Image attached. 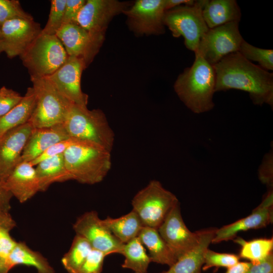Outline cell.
Wrapping results in <instances>:
<instances>
[{
    "label": "cell",
    "mask_w": 273,
    "mask_h": 273,
    "mask_svg": "<svg viewBox=\"0 0 273 273\" xmlns=\"http://www.w3.org/2000/svg\"><path fill=\"white\" fill-rule=\"evenodd\" d=\"M215 91L235 89L248 93L253 103L273 107V73L252 63L239 52L232 53L213 66Z\"/></svg>",
    "instance_id": "1"
},
{
    "label": "cell",
    "mask_w": 273,
    "mask_h": 273,
    "mask_svg": "<svg viewBox=\"0 0 273 273\" xmlns=\"http://www.w3.org/2000/svg\"><path fill=\"white\" fill-rule=\"evenodd\" d=\"M78 140L69 138L67 139L60 141L46 150L37 158L29 162L30 164L34 166L44 159L49 157L63 153L70 146L75 143Z\"/></svg>",
    "instance_id": "38"
},
{
    "label": "cell",
    "mask_w": 273,
    "mask_h": 273,
    "mask_svg": "<svg viewBox=\"0 0 273 273\" xmlns=\"http://www.w3.org/2000/svg\"><path fill=\"white\" fill-rule=\"evenodd\" d=\"M68 57L56 35L40 33L20 58L30 76L46 77L58 69Z\"/></svg>",
    "instance_id": "7"
},
{
    "label": "cell",
    "mask_w": 273,
    "mask_h": 273,
    "mask_svg": "<svg viewBox=\"0 0 273 273\" xmlns=\"http://www.w3.org/2000/svg\"><path fill=\"white\" fill-rule=\"evenodd\" d=\"M1 137H0V140H1Z\"/></svg>",
    "instance_id": "48"
},
{
    "label": "cell",
    "mask_w": 273,
    "mask_h": 273,
    "mask_svg": "<svg viewBox=\"0 0 273 273\" xmlns=\"http://www.w3.org/2000/svg\"><path fill=\"white\" fill-rule=\"evenodd\" d=\"M258 178L269 189L273 185V152L272 149L263 157L261 164L258 168Z\"/></svg>",
    "instance_id": "37"
},
{
    "label": "cell",
    "mask_w": 273,
    "mask_h": 273,
    "mask_svg": "<svg viewBox=\"0 0 273 273\" xmlns=\"http://www.w3.org/2000/svg\"><path fill=\"white\" fill-rule=\"evenodd\" d=\"M33 127L27 122L4 134L0 140V181L4 183L21 162L22 154Z\"/></svg>",
    "instance_id": "17"
},
{
    "label": "cell",
    "mask_w": 273,
    "mask_h": 273,
    "mask_svg": "<svg viewBox=\"0 0 273 273\" xmlns=\"http://www.w3.org/2000/svg\"><path fill=\"white\" fill-rule=\"evenodd\" d=\"M69 138L63 123L33 128L23 149L21 161L29 162L53 145Z\"/></svg>",
    "instance_id": "20"
},
{
    "label": "cell",
    "mask_w": 273,
    "mask_h": 273,
    "mask_svg": "<svg viewBox=\"0 0 273 273\" xmlns=\"http://www.w3.org/2000/svg\"><path fill=\"white\" fill-rule=\"evenodd\" d=\"M64 126L70 138L92 142L111 152L115 135L104 113L100 109L73 104Z\"/></svg>",
    "instance_id": "4"
},
{
    "label": "cell",
    "mask_w": 273,
    "mask_h": 273,
    "mask_svg": "<svg viewBox=\"0 0 273 273\" xmlns=\"http://www.w3.org/2000/svg\"><path fill=\"white\" fill-rule=\"evenodd\" d=\"M178 203L176 196L157 180L150 181L131 201L132 210L138 215L144 226L156 229Z\"/></svg>",
    "instance_id": "6"
},
{
    "label": "cell",
    "mask_w": 273,
    "mask_h": 273,
    "mask_svg": "<svg viewBox=\"0 0 273 273\" xmlns=\"http://www.w3.org/2000/svg\"><path fill=\"white\" fill-rule=\"evenodd\" d=\"M35 268L37 273H55L47 259L37 251L30 249L24 242H18L9 257L7 265L10 270L17 265Z\"/></svg>",
    "instance_id": "26"
},
{
    "label": "cell",
    "mask_w": 273,
    "mask_h": 273,
    "mask_svg": "<svg viewBox=\"0 0 273 273\" xmlns=\"http://www.w3.org/2000/svg\"><path fill=\"white\" fill-rule=\"evenodd\" d=\"M16 225V222L10 213L0 209V227L11 231Z\"/></svg>",
    "instance_id": "43"
},
{
    "label": "cell",
    "mask_w": 273,
    "mask_h": 273,
    "mask_svg": "<svg viewBox=\"0 0 273 273\" xmlns=\"http://www.w3.org/2000/svg\"><path fill=\"white\" fill-rule=\"evenodd\" d=\"M106 256L103 252L92 249L77 273H102Z\"/></svg>",
    "instance_id": "35"
},
{
    "label": "cell",
    "mask_w": 273,
    "mask_h": 273,
    "mask_svg": "<svg viewBox=\"0 0 273 273\" xmlns=\"http://www.w3.org/2000/svg\"><path fill=\"white\" fill-rule=\"evenodd\" d=\"M56 35L68 56L81 59L86 67L92 63L103 43L96 40L78 24H63Z\"/></svg>",
    "instance_id": "16"
},
{
    "label": "cell",
    "mask_w": 273,
    "mask_h": 273,
    "mask_svg": "<svg viewBox=\"0 0 273 273\" xmlns=\"http://www.w3.org/2000/svg\"><path fill=\"white\" fill-rule=\"evenodd\" d=\"M23 97L18 92L5 86L0 88V118L17 105Z\"/></svg>",
    "instance_id": "36"
},
{
    "label": "cell",
    "mask_w": 273,
    "mask_h": 273,
    "mask_svg": "<svg viewBox=\"0 0 273 273\" xmlns=\"http://www.w3.org/2000/svg\"><path fill=\"white\" fill-rule=\"evenodd\" d=\"M35 104V94L29 87L21 102L0 118V137L7 131L28 122Z\"/></svg>",
    "instance_id": "25"
},
{
    "label": "cell",
    "mask_w": 273,
    "mask_h": 273,
    "mask_svg": "<svg viewBox=\"0 0 273 273\" xmlns=\"http://www.w3.org/2000/svg\"><path fill=\"white\" fill-rule=\"evenodd\" d=\"M92 249L86 239L76 235L68 251L62 258L64 268L69 273H77Z\"/></svg>",
    "instance_id": "29"
},
{
    "label": "cell",
    "mask_w": 273,
    "mask_h": 273,
    "mask_svg": "<svg viewBox=\"0 0 273 273\" xmlns=\"http://www.w3.org/2000/svg\"><path fill=\"white\" fill-rule=\"evenodd\" d=\"M273 192L270 189L261 203L248 216L216 229L212 243L232 239L239 232L265 227L273 220Z\"/></svg>",
    "instance_id": "18"
},
{
    "label": "cell",
    "mask_w": 273,
    "mask_h": 273,
    "mask_svg": "<svg viewBox=\"0 0 273 273\" xmlns=\"http://www.w3.org/2000/svg\"><path fill=\"white\" fill-rule=\"evenodd\" d=\"M246 273H273L272 253L259 263H251V265Z\"/></svg>",
    "instance_id": "41"
},
{
    "label": "cell",
    "mask_w": 273,
    "mask_h": 273,
    "mask_svg": "<svg viewBox=\"0 0 273 273\" xmlns=\"http://www.w3.org/2000/svg\"><path fill=\"white\" fill-rule=\"evenodd\" d=\"M86 68L81 59L68 56L58 69L46 77L72 103L87 106L88 97L81 88V77Z\"/></svg>",
    "instance_id": "15"
},
{
    "label": "cell",
    "mask_w": 273,
    "mask_h": 273,
    "mask_svg": "<svg viewBox=\"0 0 273 273\" xmlns=\"http://www.w3.org/2000/svg\"><path fill=\"white\" fill-rule=\"evenodd\" d=\"M243 39L239 22H230L209 29L201 38L195 53L213 66L226 56L239 52Z\"/></svg>",
    "instance_id": "9"
},
{
    "label": "cell",
    "mask_w": 273,
    "mask_h": 273,
    "mask_svg": "<svg viewBox=\"0 0 273 273\" xmlns=\"http://www.w3.org/2000/svg\"><path fill=\"white\" fill-rule=\"evenodd\" d=\"M205 0L193 5H181L165 12L163 23L173 37L182 36L186 47L196 52L201 38L209 29L202 15Z\"/></svg>",
    "instance_id": "8"
},
{
    "label": "cell",
    "mask_w": 273,
    "mask_h": 273,
    "mask_svg": "<svg viewBox=\"0 0 273 273\" xmlns=\"http://www.w3.org/2000/svg\"><path fill=\"white\" fill-rule=\"evenodd\" d=\"M239 52L247 60L258 62L259 66L264 70H273L272 50L254 47L243 39Z\"/></svg>",
    "instance_id": "31"
},
{
    "label": "cell",
    "mask_w": 273,
    "mask_h": 273,
    "mask_svg": "<svg viewBox=\"0 0 273 273\" xmlns=\"http://www.w3.org/2000/svg\"><path fill=\"white\" fill-rule=\"evenodd\" d=\"M191 66L186 68L174 84L175 92L185 106L193 113L211 110L215 87V75L212 66L197 53Z\"/></svg>",
    "instance_id": "2"
},
{
    "label": "cell",
    "mask_w": 273,
    "mask_h": 273,
    "mask_svg": "<svg viewBox=\"0 0 273 273\" xmlns=\"http://www.w3.org/2000/svg\"><path fill=\"white\" fill-rule=\"evenodd\" d=\"M216 230L208 228L199 230L200 239L197 246L178 259L168 270L159 273H201L204 254L212 243Z\"/></svg>",
    "instance_id": "21"
},
{
    "label": "cell",
    "mask_w": 273,
    "mask_h": 273,
    "mask_svg": "<svg viewBox=\"0 0 273 273\" xmlns=\"http://www.w3.org/2000/svg\"><path fill=\"white\" fill-rule=\"evenodd\" d=\"M73 228L76 235L86 239L92 249L107 256L114 253L122 254L124 244L112 234L96 211H88L80 216Z\"/></svg>",
    "instance_id": "11"
},
{
    "label": "cell",
    "mask_w": 273,
    "mask_h": 273,
    "mask_svg": "<svg viewBox=\"0 0 273 273\" xmlns=\"http://www.w3.org/2000/svg\"><path fill=\"white\" fill-rule=\"evenodd\" d=\"M196 1L194 0H165V11L181 5H193Z\"/></svg>",
    "instance_id": "45"
},
{
    "label": "cell",
    "mask_w": 273,
    "mask_h": 273,
    "mask_svg": "<svg viewBox=\"0 0 273 273\" xmlns=\"http://www.w3.org/2000/svg\"><path fill=\"white\" fill-rule=\"evenodd\" d=\"M121 255L124 257L122 268L130 269L134 273L148 272L152 261L138 237L124 244Z\"/></svg>",
    "instance_id": "28"
},
{
    "label": "cell",
    "mask_w": 273,
    "mask_h": 273,
    "mask_svg": "<svg viewBox=\"0 0 273 273\" xmlns=\"http://www.w3.org/2000/svg\"><path fill=\"white\" fill-rule=\"evenodd\" d=\"M138 238L148 250L152 262L170 267L177 261V258L157 229L144 226Z\"/></svg>",
    "instance_id": "24"
},
{
    "label": "cell",
    "mask_w": 273,
    "mask_h": 273,
    "mask_svg": "<svg viewBox=\"0 0 273 273\" xmlns=\"http://www.w3.org/2000/svg\"><path fill=\"white\" fill-rule=\"evenodd\" d=\"M85 2L84 0H66L62 25L77 24L78 15Z\"/></svg>",
    "instance_id": "40"
},
{
    "label": "cell",
    "mask_w": 273,
    "mask_h": 273,
    "mask_svg": "<svg viewBox=\"0 0 273 273\" xmlns=\"http://www.w3.org/2000/svg\"><path fill=\"white\" fill-rule=\"evenodd\" d=\"M15 19H34L23 10L19 1L0 0V27L6 21Z\"/></svg>",
    "instance_id": "34"
},
{
    "label": "cell",
    "mask_w": 273,
    "mask_h": 273,
    "mask_svg": "<svg viewBox=\"0 0 273 273\" xmlns=\"http://www.w3.org/2000/svg\"><path fill=\"white\" fill-rule=\"evenodd\" d=\"M240 257L230 253H219L207 249L204 256L202 270H206L213 267L229 268L239 262Z\"/></svg>",
    "instance_id": "33"
},
{
    "label": "cell",
    "mask_w": 273,
    "mask_h": 273,
    "mask_svg": "<svg viewBox=\"0 0 273 273\" xmlns=\"http://www.w3.org/2000/svg\"><path fill=\"white\" fill-rule=\"evenodd\" d=\"M111 152L93 143L77 141L63 153L71 180L88 185L101 182L111 168Z\"/></svg>",
    "instance_id": "3"
},
{
    "label": "cell",
    "mask_w": 273,
    "mask_h": 273,
    "mask_svg": "<svg viewBox=\"0 0 273 273\" xmlns=\"http://www.w3.org/2000/svg\"><path fill=\"white\" fill-rule=\"evenodd\" d=\"M10 232L8 229L0 227V257L6 265L9 256L17 243L11 236Z\"/></svg>",
    "instance_id": "39"
},
{
    "label": "cell",
    "mask_w": 273,
    "mask_h": 273,
    "mask_svg": "<svg viewBox=\"0 0 273 273\" xmlns=\"http://www.w3.org/2000/svg\"><path fill=\"white\" fill-rule=\"evenodd\" d=\"M35 104L28 121L33 128L50 127L65 122L73 104L46 77L30 76Z\"/></svg>",
    "instance_id": "5"
},
{
    "label": "cell",
    "mask_w": 273,
    "mask_h": 273,
    "mask_svg": "<svg viewBox=\"0 0 273 273\" xmlns=\"http://www.w3.org/2000/svg\"><path fill=\"white\" fill-rule=\"evenodd\" d=\"M9 270L4 261L0 257V273H8Z\"/></svg>",
    "instance_id": "46"
},
{
    "label": "cell",
    "mask_w": 273,
    "mask_h": 273,
    "mask_svg": "<svg viewBox=\"0 0 273 273\" xmlns=\"http://www.w3.org/2000/svg\"><path fill=\"white\" fill-rule=\"evenodd\" d=\"M164 4L165 0H138L122 13L136 35L162 34L165 32Z\"/></svg>",
    "instance_id": "12"
},
{
    "label": "cell",
    "mask_w": 273,
    "mask_h": 273,
    "mask_svg": "<svg viewBox=\"0 0 273 273\" xmlns=\"http://www.w3.org/2000/svg\"><path fill=\"white\" fill-rule=\"evenodd\" d=\"M0 54L10 59L22 55L41 32L40 24L34 19H15L5 22L1 27Z\"/></svg>",
    "instance_id": "14"
},
{
    "label": "cell",
    "mask_w": 273,
    "mask_h": 273,
    "mask_svg": "<svg viewBox=\"0 0 273 273\" xmlns=\"http://www.w3.org/2000/svg\"><path fill=\"white\" fill-rule=\"evenodd\" d=\"M63 153L44 159L36 165L35 170L39 192L46 191L53 183L71 180L65 167Z\"/></svg>",
    "instance_id": "23"
},
{
    "label": "cell",
    "mask_w": 273,
    "mask_h": 273,
    "mask_svg": "<svg viewBox=\"0 0 273 273\" xmlns=\"http://www.w3.org/2000/svg\"><path fill=\"white\" fill-rule=\"evenodd\" d=\"M129 2L116 0H87L80 11L77 24L103 43L111 20L129 7Z\"/></svg>",
    "instance_id": "10"
},
{
    "label": "cell",
    "mask_w": 273,
    "mask_h": 273,
    "mask_svg": "<svg viewBox=\"0 0 273 273\" xmlns=\"http://www.w3.org/2000/svg\"><path fill=\"white\" fill-rule=\"evenodd\" d=\"M202 15L210 29L230 22H239L241 12L235 0H205Z\"/></svg>",
    "instance_id": "22"
},
{
    "label": "cell",
    "mask_w": 273,
    "mask_h": 273,
    "mask_svg": "<svg viewBox=\"0 0 273 273\" xmlns=\"http://www.w3.org/2000/svg\"><path fill=\"white\" fill-rule=\"evenodd\" d=\"M251 265L250 262H238L235 265L227 268L225 273H246Z\"/></svg>",
    "instance_id": "44"
},
{
    "label": "cell",
    "mask_w": 273,
    "mask_h": 273,
    "mask_svg": "<svg viewBox=\"0 0 273 273\" xmlns=\"http://www.w3.org/2000/svg\"><path fill=\"white\" fill-rule=\"evenodd\" d=\"M3 184L21 203L27 201L39 192L35 168L28 162L19 163Z\"/></svg>",
    "instance_id": "19"
},
{
    "label": "cell",
    "mask_w": 273,
    "mask_h": 273,
    "mask_svg": "<svg viewBox=\"0 0 273 273\" xmlns=\"http://www.w3.org/2000/svg\"><path fill=\"white\" fill-rule=\"evenodd\" d=\"M103 221L112 234L124 244L138 237L144 226L139 216L132 209L119 217L108 216Z\"/></svg>",
    "instance_id": "27"
},
{
    "label": "cell",
    "mask_w": 273,
    "mask_h": 273,
    "mask_svg": "<svg viewBox=\"0 0 273 273\" xmlns=\"http://www.w3.org/2000/svg\"><path fill=\"white\" fill-rule=\"evenodd\" d=\"M1 37H2V32H1V28L0 27V39H1Z\"/></svg>",
    "instance_id": "47"
},
{
    "label": "cell",
    "mask_w": 273,
    "mask_h": 273,
    "mask_svg": "<svg viewBox=\"0 0 273 273\" xmlns=\"http://www.w3.org/2000/svg\"><path fill=\"white\" fill-rule=\"evenodd\" d=\"M241 246L240 257L246 259L252 264L259 263L272 253L273 239H257L246 241L242 238L234 241Z\"/></svg>",
    "instance_id": "30"
},
{
    "label": "cell",
    "mask_w": 273,
    "mask_h": 273,
    "mask_svg": "<svg viewBox=\"0 0 273 273\" xmlns=\"http://www.w3.org/2000/svg\"><path fill=\"white\" fill-rule=\"evenodd\" d=\"M13 196L0 181V209L9 212L11 208V200Z\"/></svg>",
    "instance_id": "42"
},
{
    "label": "cell",
    "mask_w": 273,
    "mask_h": 273,
    "mask_svg": "<svg viewBox=\"0 0 273 273\" xmlns=\"http://www.w3.org/2000/svg\"><path fill=\"white\" fill-rule=\"evenodd\" d=\"M66 0H52L48 21L41 34L53 35L61 27Z\"/></svg>",
    "instance_id": "32"
},
{
    "label": "cell",
    "mask_w": 273,
    "mask_h": 273,
    "mask_svg": "<svg viewBox=\"0 0 273 273\" xmlns=\"http://www.w3.org/2000/svg\"><path fill=\"white\" fill-rule=\"evenodd\" d=\"M157 230L177 260L193 250L199 241V231L193 233L187 228L179 203L170 210Z\"/></svg>",
    "instance_id": "13"
}]
</instances>
